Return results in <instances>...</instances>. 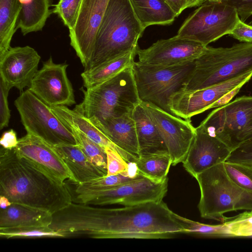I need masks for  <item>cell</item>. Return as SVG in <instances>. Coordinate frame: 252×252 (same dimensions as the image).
<instances>
[{"label":"cell","instance_id":"6da1fadb","mask_svg":"<svg viewBox=\"0 0 252 252\" xmlns=\"http://www.w3.org/2000/svg\"><path fill=\"white\" fill-rule=\"evenodd\" d=\"M50 227L64 238L164 239L184 233L182 223L163 200L116 208L72 202L53 215Z\"/></svg>","mask_w":252,"mask_h":252},{"label":"cell","instance_id":"7a4b0ae2","mask_svg":"<svg viewBox=\"0 0 252 252\" xmlns=\"http://www.w3.org/2000/svg\"><path fill=\"white\" fill-rule=\"evenodd\" d=\"M0 195L11 203L44 210L53 215L72 202L67 186L27 159L14 149L1 147Z\"/></svg>","mask_w":252,"mask_h":252},{"label":"cell","instance_id":"3957f363","mask_svg":"<svg viewBox=\"0 0 252 252\" xmlns=\"http://www.w3.org/2000/svg\"><path fill=\"white\" fill-rule=\"evenodd\" d=\"M144 30L129 0H109L97 31L91 59L84 70L137 50L138 39Z\"/></svg>","mask_w":252,"mask_h":252},{"label":"cell","instance_id":"277c9868","mask_svg":"<svg viewBox=\"0 0 252 252\" xmlns=\"http://www.w3.org/2000/svg\"><path fill=\"white\" fill-rule=\"evenodd\" d=\"M132 66L93 88H81L83 100L73 110L89 119L98 122L132 114L141 102Z\"/></svg>","mask_w":252,"mask_h":252},{"label":"cell","instance_id":"5b68a950","mask_svg":"<svg viewBox=\"0 0 252 252\" xmlns=\"http://www.w3.org/2000/svg\"><path fill=\"white\" fill-rule=\"evenodd\" d=\"M195 179L200 191L198 208L202 218L223 223L230 219L224 216L227 212L252 210V191L231 180L223 162L205 170Z\"/></svg>","mask_w":252,"mask_h":252},{"label":"cell","instance_id":"8992f818","mask_svg":"<svg viewBox=\"0 0 252 252\" xmlns=\"http://www.w3.org/2000/svg\"><path fill=\"white\" fill-rule=\"evenodd\" d=\"M252 70V43L230 47L207 46L195 60L193 71L182 91H192L225 81Z\"/></svg>","mask_w":252,"mask_h":252},{"label":"cell","instance_id":"52a82bcc","mask_svg":"<svg viewBox=\"0 0 252 252\" xmlns=\"http://www.w3.org/2000/svg\"><path fill=\"white\" fill-rule=\"evenodd\" d=\"M194 66L195 60L170 66L134 62L132 68L141 101L153 104L173 114L169 108L170 97L183 90Z\"/></svg>","mask_w":252,"mask_h":252},{"label":"cell","instance_id":"ba28073f","mask_svg":"<svg viewBox=\"0 0 252 252\" xmlns=\"http://www.w3.org/2000/svg\"><path fill=\"white\" fill-rule=\"evenodd\" d=\"M200 125L233 151L252 139V96L217 107Z\"/></svg>","mask_w":252,"mask_h":252},{"label":"cell","instance_id":"9c48e42d","mask_svg":"<svg viewBox=\"0 0 252 252\" xmlns=\"http://www.w3.org/2000/svg\"><path fill=\"white\" fill-rule=\"evenodd\" d=\"M14 104L27 133L51 145H77L72 133L45 104L29 89L23 91Z\"/></svg>","mask_w":252,"mask_h":252},{"label":"cell","instance_id":"30bf717a","mask_svg":"<svg viewBox=\"0 0 252 252\" xmlns=\"http://www.w3.org/2000/svg\"><path fill=\"white\" fill-rule=\"evenodd\" d=\"M206 2L185 20L177 36L208 46L231 33L240 20L236 10L221 2Z\"/></svg>","mask_w":252,"mask_h":252},{"label":"cell","instance_id":"8fae6325","mask_svg":"<svg viewBox=\"0 0 252 252\" xmlns=\"http://www.w3.org/2000/svg\"><path fill=\"white\" fill-rule=\"evenodd\" d=\"M252 77V70L213 86L192 91H181L170 97L172 113L184 119L225 105Z\"/></svg>","mask_w":252,"mask_h":252},{"label":"cell","instance_id":"7c38bea8","mask_svg":"<svg viewBox=\"0 0 252 252\" xmlns=\"http://www.w3.org/2000/svg\"><path fill=\"white\" fill-rule=\"evenodd\" d=\"M168 179L156 182L140 175L118 185L75 193V202L87 205H132L163 200L168 190Z\"/></svg>","mask_w":252,"mask_h":252},{"label":"cell","instance_id":"4fadbf2b","mask_svg":"<svg viewBox=\"0 0 252 252\" xmlns=\"http://www.w3.org/2000/svg\"><path fill=\"white\" fill-rule=\"evenodd\" d=\"M157 126L171 156L172 165L186 158L195 134L190 119H182L155 105L141 101Z\"/></svg>","mask_w":252,"mask_h":252},{"label":"cell","instance_id":"5bb4252c","mask_svg":"<svg viewBox=\"0 0 252 252\" xmlns=\"http://www.w3.org/2000/svg\"><path fill=\"white\" fill-rule=\"evenodd\" d=\"M68 66L65 63H55L50 56L37 71L29 90L50 107L75 104L73 87L66 72Z\"/></svg>","mask_w":252,"mask_h":252},{"label":"cell","instance_id":"9a60e30c","mask_svg":"<svg viewBox=\"0 0 252 252\" xmlns=\"http://www.w3.org/2000/svg\"><path fill=\"white\" fill-rule=\"evenodd\" d=\"M109 0H82L70 44L86 69L92 58L96 36Z\"/></svg>","mask_w":252,"mask_h":252},{"label":"cell","instance_id":"2e32d148","mask_svg":"<svg viewBox=\"0 0 252 252\" xmlns=\"http://www.w3.org/2000/svg\"><path fill=\"white\" fill-rule=\"evenodd\" d=\"M207 46L175 35L158 40L146 49L136 51L138 62L146 65L170 66L195 60Z\"/></svg>","mask_w":252,"mask_h":252},{"label":"cell","instance_id":"e0dca14e","mask_svg":"<svg viewBox=\"0 0 252 252\" xmlns=\"http://www.w3.org/2000/svg\"><path fill=\"white\" fill-rule=\"evenodd\" d=\"M232 150L201 125L195 127V134L183 162L185 170L195 177L205 170L225 162Z\"/></svg>","mask_w":252,"mask_h":252},{"label":"cell","instance_id":"ac0fdd59","mask_svg":"<svg viewBox=\"0 0 252 252\" xmlns=\"http://www.w3.org/2000/svg\"><path fill=\"white\" fill-rule=\"evenodd\" d=\"M41 57L29 46L10 47L0 56V78L20 92L29 87L38 71Z\"/></svg>","mask_w":252,"mask_h":252},{"label":"cell","instance_id":"d6986e66","mask_svg":"<svg viewBox=\"0 0 252 252\" xmlns=\"http://www.w3.org/2000/svg\"><path fill=\"white\" fill-rule=\"evenodd\" d=\"M17 154L62 182L72 175L61 157L54 147L41 138L27 133L18 139L14 148Z\"/></svg>","mask_w":252,"mask_h":252},{"label":"cell","instance_id":"ffe728a7","mask_svg":"<svg viewBox=\"0 0 252 252\" xmlns=\"http://www.w3.org/2000/svg\"><path fill=\"white\" fill-rule=\"evenodd\" d=\"M132 114L110 118L102 122L89 120L117 146L138 158L140 155V151L135 123Z\"/></svg>","mask_w":252,"mask_h":252},{"label":"cell","instance_id":"44dd1931","mask_svg":"<svg viewBox=\"0 0 252 252\" xmlns=\"http://www.w3.org/2000/svg\"><path fill=\"white\" fill-rule=\"evenodd\" d=\"M50 107L66 127H76L104 150L110 148L117 152L127 162H134L137 158L117 146L89 119L75 110H71L66 106Z\"/></svg>","mask_w":252,"mask_h":252},{"label":"cell","instance_id":"7402d4cb","mask_svg":"<svg viewBox=\"0 0 252 252\" xmlns=\"http://www.w3.org/2000/svg\"><path fill=\"white\" fill-rule=\"evenodd\" d=\"M53 147L68 168L73 182L77 185L106 175L91 162L78 145L61 144Z\"/></svg>","mask_w":252,"mask_h":252},{"label":"cell","instance_id":"603a6c76","mask_svg":"<svg viewBox=\"0 0 252 252\" xmlns=\"http://www.w3.org/2000/svg\"><path fill=\"white\" fill-rule=\"evenodd\" d=\"M53 220L50 212L28 205L12 203L0 209V229L28 226H49Z\"/></svg>","mask_w":252,"mask_h":252},{"label":"cell","instance_id":"cb8c5ba5","mask_svg":"<svg viewBox=\"0 0 252 252\" xmlns=\"http://www.w3.org/2000/svg\"><path fill=\"white\" fill-rule=\"evenodd\" d=\"M141 154L167 150L158 130L141 102L133 111Z\"/></svg>","mask_w":252,"mask_h":252},{"label":"cell","instance_id":"d4e9b609","mask_svg":"<svg viewBox=\"0 0 252 252\" xmlns=\"http://www.w3.org/2000/svg\"><path fill=\"white\" fill-rule=\"evenodd\" d=\"M129 1L144 29L151 25H171L176 18L164 0H129Z\"/></svg>","mask_w":252,"mask_h":252},{"label":"cell","instance_id":"484cf974","mask_svg":"<svg viewBox=\"0 0 252 252\" xmlns=\"http://www.w3.org/2000/svg\"><path fill=\"white\" fill-rule=\"evenodd\" d=\"M21 10L17 24L23 35L41 31L52 13L51 0H19Z\"/></svg>","mask_w":252,"mask_h":252},{"label":"cell","instance_id":"4316f807","mask_svg":"<svg viewBox=\"0 0 252 252\" xmlns=\"http://www.w3.org/2000/svg\"><path fill=\"white\" fill-rule=\"evenodd\" d=\"M136 51L129 52L93 68L84 70L81 74L84 87L93 88L132 66Z\"/></svg>","mask_w":252,"mask_h":252},{"label":"cell","instance_id":"83f0119b","mask_svg":"<svg viewBox=\"0 0 252 252\" xmlns=\"http://www.w3.org/2000/svg\"><path fill=\"white\" fill-rule=\"evenodd\" d=\"M134 162L140 175L156 182L168 179L167 175L172 164L167 150L141 154Z\"/></svg>","mask_w":252,"mask_h":252},{"label":"cell","instance_id":"f1b7e54d","mask_svg":"<svg viewBox=\"0 0 252 252\" xmlns=\"http://www.w3.org/2000/svg\"><path fill=\"white\" fill-rule=\"evenodd\" d=\"M21 10L19 0H0V56L11 47Z\"/></svg>","mask_w":252,"mask_h":252},{"label":"cell","instance_id":"f546056e","mask_svg":"<svg viewBox=\"0 0 252 252\" xmlns=\"http://www.w3.org/2000/svg\"><path fill=\"white\" fill-rule=\"evenodd\" d=\"M140 175L134 162H129L128 170L124 173L97 178L81 184L77 185L75 193L109 188L133 180Z\"/></svg>","mask_w":252,"mask_h":252},{"label":"cell","instance_id":"4dcf8cb0","mask_svg":"<svg viewBox=\"0 0 252 252\" xmlns=\"http://www.w3.org/2000/svg\"><path fill=\"white\" fill-rule=\"evenodd\" d=\"M66 127L72 133L77 145L88 158L107 174V156L105 150L76 127Z\"/></svg>","mask_w":252,"mask_h":252},{"label":"cell","instance_id":"1f68e13d","mask_svg":"<svg viewBox=\"0 0 252 252\" xmlns=\"http://www.w3.org/2000/svg\"><path fill=\"white\" fill-rule=\"evenodd\" d=\"M3 239L33 238H64L61 233L49 226H28L0 229Z\"/></svg>","mask_w":252,"mask_h":252},{"label":"cell","instance_id":"d6a6232c","mask_svg":"<svg viewBox=\"0 0 252 252\" xmlns=\"http://www.w3.org/2000/svg\"><path fill=\"white\" fill-rule=\"evenodd\" d=\"M176 218L184 227V233L208 237H230L224 223L208 224L183 217L175 213Z\"/></svg>","mask_w":252,"mask_h":252},{"label":"cell","instance_id":"836d02e7","mask_svg":"<svg viewBox=\"0 0 252 252\" xmlns=\"http://www.w3.org/2000/svg\"><path fill=\"white\" fill-rule=\"evenodd\" d=\"M225 171L231 180L240 187L252 191V165L225 161Z\"/></svg>","mask_w":252,"mask_h":252},{"label":"cell","instance_id":"e575fe53","mask_svg":"<svg viewBox=\"0 0 252 252\" xmlns=\"http://www.w3.org/2000/svg\"><path fill=\"white\" fill-rule=\"evenodd\" d=\"M81 2L82 0H59L52 12L57 15L70 30L75 25Z\"/></svg>","mask_w":252,"mask_h":252},{"label":"cell","instance_id":"d590c367","mask_svg":"<svg viewBox=\"0 0 252 252\" xmlns=\"http://www.w3.org/2000/svg\"><path fill=\"white\" fill-rule=\"evenodd\" d=\"M223 223L230 237L252 236V210L245 211Z\"/></svg>","mask_w":252,"mask_h":252},{"label":"cell","instance_id":"8d00e7d4","mask_svg":"<svg viewBox=\"0 0 252 252\" xmlns=\"http://www.w3.org/2000/svg\"><path fill=\"white\" fill-rule=\"evenodd\" d=\"M107 156V174L111 176L123 173L128 170L129 162L126 161L116 151L106 148Z\"/></svg>","mask_w":252,"mask_h":252},{"label":"cell","instance_id":"74e56055","mask_svg":"<svg viewBox=\"0 0 252 252\" xmlns=\"http://www.w3.org/2000/svg\"><path fill=\"white\" fill-rule=\"evenodd\" d=\"M225 161L252 165V139L235 148Z\"/></svg>","mask_w":252,"mask_h":252},{"label":"cell","instance_id":"f35d334b","mask_svg":"<svg viewBox=\"0 0 252 252\" xmlns=\"http://www.w3.org/2000/svg\"><path fill=\"white\" fill-rule=\"evenodd\" d=\"M12 88L0 78V129L8 126L10 110L8 106V95Z\"/></svg>","mask_w":252,"mask_h":252},{"label":"cell","instance_id":"ab89813d","mask_svg":"<svg viewBox=\"0 0 252 252\" xmlns=\"http://www.w3.org/2000/svg\"><path fill=\"white\" fill-rule=\"evenodd\" d=\"M219 2L234 7L243 22L252 15V0H220Z\"/></svg>","mask_w":252,"mask_h":252},{"label":"cell","instance_id":"60d3db41","mask_svg":"<svg viewBox=\"0 0 252 252\" xmlns=\"http://www.w3.org/2000/svg\"><path fill=\"white\" fill-rule=\"evenodd\" d=\"M228 35L241 42L252 43V25L245 23L240 19Z\"/></svg>","mask_w":252,"mask_h":252},{"label":"cell","instance_id":"b9f144b4","mask_svg":"<svg viewBox=\"0 0 252 252\" xmlns=\"http://www.w3.org/2000/svg\"><path fill=\"white\" fill-rule=\"evenodd\" d=\"M175 13L176 17L188 8L201 5L207 0H164Z\"/></svg>","mask_w":252,"mask_h":252},{"label":"cell","instance_id":"7bdbcfd3","mask_svg":"<svg viewBox=\"0 0 252 252\" xmlns=\"http://www.w3.org/2000/svg\"><path fill=\"white\" fill-rule=\"evenodd\" d=\"M18 139L16 132L12 129L4 132L0 138V144L4 149L12 150L17 146Z\"/></svg>","mask_w":252,"mask_h":252},{"label":"cell","instance_id":"ee69618b","mask_svg":"<svg viewBox=\"0 0 252 252\" xmlns=\"http://www.w3.org/2000/svg\"><path fill=\"white\" fill-rule=\"evenodd\" d=\"M12 203L5 196L0 195V208L5 209L11 205Z\"/></svg>","mask_w":252,"mask_h":252},{"label":"cell","instance_id":"f6af8a7d","mask_svg":"<svg viewBox=\"0 0 252 252\" xmlns=\"http://www.w3.org/2000/svg\"><path fill=\"white\" fill-rule=\"evenodd\" d=\"M209 2H219L220 0H207Z\"/></svg>","mask_w":252,"mask_h":252}]
</instances>
